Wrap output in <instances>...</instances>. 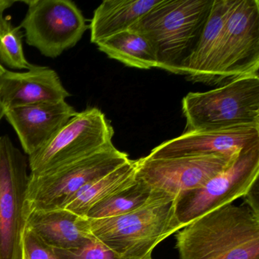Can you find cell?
Returning <instances> with one entry per match:
<instances>
[{
    "instance_id": "1",
    "label": "cell",
    "mask_w": 259,
    "mask_h": 259,
    "mask_svg": "<svg viewBox=\"0 0 259 259\" xmlns=\"http://www.w3.org/2000/svg\"><path fill=\"white\" fill-rule=\"evenodd\" d=\"M176 239L180 259H259V216L231 203L197 218Z\"/></svg>"
},
{
    "instance_id": "2",
    "label": "cell",
    "mask_w": 259,
    "mask_h": 259,
    "mask_svg": "<svg viewBox=\"0 0 259 259\" xmlns=\"http://www.w3.org/2000/svg\"><path fill=\"white\" fill-rule=\"evenodd\" d=\"M213 0H161L130 29L145 36L154 48L157 68L180 75L192 54Z\"/></svg>"
},
{
    "instance_id": "3",
    "label": "cell",
    "mask_w": 259,
    "mask_h": 259,
    "mask_svg": "<svg viewBox=\"0 0 259 259\" xmlns=\"http://www.w3.org/2000/svg\"><path fill=\"white\" fill-rule=\"evenodd\" d=\"M184 133L259 128V75L235 78L217 89L183 98Z\"/></svg>"
},
{
    "instance_id": "4",
    "label": "cell",
    "mask_w": 259,
    "mask_h": 259,
    "mask_svg": "<svg viewBox=\"0 0 259 259\" xmlns=\"http://www.w3.org/2000/svg\"><path fill=\"white\" fill-rule=\"evenodd\" d=\"M89 221L92 235L122 259L151 255L160 242L182 229L172 200L155 201L120 216Z\"/></svg>"
},
{
    "instance_id": "5",
    "label": "cell",
    "mask_w": 259,
    "mask_h": 259,
    "mask_svg": "<svg viewBox=\"0 0 259 259\" xmlns=\"http://www.w3.org/2000/svg\"><path fill=\"white\" fill-rule=\"evenodd\" d=\"M113 143L100 151L39 175L30 174L25 213L63 209L88 183L110 174L130 160Z\"/></svg>"
},
{
    "instance_id": "6",
    "label": "cell",
    "mask_w": 259,
    "mask_h": 259,
    "mask_svg": "<svg viewBox=\"0 0 259 259\" xmlns=\"http://www.w3.org/2000/svg\"><path fill=\"white\" fill-rule=\"evenodd\" d=\"M114 130L105 115L96 107L77 113L40 150L28 155L32 175L94 154L112 142Z\"/></svg>"
},
{
    "instance_id": "7",
    "label": "cell",
    "mask_w": 259,
    "mask_h": 259,
    "mask_svg": "<svg viewBox=\"0 0 259 259\" xmlns=\"http://www.w3.org/2000/svg\"><path fill=\"white\" fill-rule=\"evenodd\" d=\"M258 176L259 145H256L242 150L230 166L204 185L176 199L175 214L180 227L243 197Z\"/></svg>"
},
{
    "instance_id": "8",
    "label": "cell",
    "mask_w": 259,
    "mask_h": 259,
    "mask_svg": "<svg viewBox=\"0 0 259 259\" xmlns=\"http://www.w3.org/2000/svg\"><path fill=\"white\" fill-rule=\"evenodd\" d=\"M28 166L10 138L0 136V259H22Z\"/></svg>"
},
{
    "instance_id": "9",
    "label": "cell",
    "mask_w": 259,
    "mask_h": 259,
    "mask_svg": "<svg viewBox=\"0 0 259 259\" xmlns=\"http://www.w3.org/2000/svg\"><path fill=\"white\" fill-rule=\"evenodd\" d=\"M28 12L19 28L29 46L50 58L60 57L81 40L86 30L81 10L70 0L25 1Z\"/></svg>"
},
{
    "instance_id": "10",
    "label": "cell",
    "mask_w": 259,
    "mask_h": 259,
    "mask_svg": "<svg viewBox=\"0 0 259 259\" xmlns=\"http://www.w3.org/2000/svg\"><path fill=\"white\" fill-rule=\"evenodd\" d=\"M259 1L228 0L223 36L221 85L258 75Z\"/></svg>"
},
{
    "instance_id": "11",
    "label": "cell",
    "mask_w": 259,
    "mask_h": 259,
    "mask_svg": "<svg viewBox=\"0 0 259 259\" xmlns=\"http://www.w3.org/2000/svg\"><path fill=\"white\" fill-rule=\"evenodd\" d=\"M238 154L232 157L205 155L155 159L142 157L136 160V178L145 182L154 190L163 192L176 201L182 194L199 188L225 169Z\"/></svg>"
},
{
    "instance_id": "12",
    "label": "cell",
    "mask_w": 259,
    "mask_h": 259,
    "mask_svg": "<svg viewBox=\"0 0 259 259\" xmlns=\"http://www.w3.org/2000/svg\"><path fill=\"white\" fill-rule=\"evenodd\" d=\"M256 145H259V128L190 132L163 142L147 157L154 159L205 155L232 157Z\"/></svg>"
},
{
    "instance_id": "13",
    "label": "cell",
    "mask_w": 259,
    "mask_h": 259,
    "mask_svg": "<svg viewBox=\"0 0 259 259\" xmlns=\"http://www.w3.org/2000/svg\"><path fill=\"white\" fill-rule=\"evenodd\" d=\"M77 112L66 101L42 103L6 110L5 116L28 155L45 146Z\"/></svg>"
},
{
    "instance_id": "14",
    "label": "cell",
    "mask_w": 259,
    "mask_h": 259,
    "mask_svg": "<svg viewBox=\"0 0 259 259\" xmlns=\"http://www.w3.org/2000/svg\"><path fill=\"white\" fill-rule=\"evenodd\" d=\"M71 96L58 74L46 66L25 72L6 70L0 78V103L5 110L42 103L60 102Z\"/></svg>"
},
{
    "instance_id": "15",
    "label": "cell",
    "mask_w": 259,
    "mask_h": 259,
    "mask_svg": "<svg viewBox=\"0 0 259 259\" xmlns=\"http://www.w3.org/2000/svg\"><path fill=\"white\" fill-rule=\"evenodd\" d=\"M228 0H213L210 15L201 36L187 60L180 75L189 81L208 85L221 84L223 36Z\"/></svg>"
},
{
    "instance_id": "16",
    "label": "cell",
    "mask_w": 259,
    "mask_h": 259,
    "mask_svg": "<svg viewBox=\"0 0 259 259\" xmlns=\"http://www.w3.org/2000/svg\"><path fill=\"white\" fill-rule=\"evenodd\" d=\"M25 227L53 248H78L95 238L87 218L65 208L28 212L25 213Z\"/></svg>"
},
{
    "instance_id": "17",
    "label": "cell",
    "mask_w": 259,
    "mask_h": 259,
    "mask_svg": "<svg viewBox=\"0 0 259 259\" xmlns=\"http://www.w3.org/2000/svg\"><path fill=\"white\" fill-rule=\"evenodd\" d=\"M161 0H104L91 22V41L100 42L130 30Z\"/></svg>"
},
{
    "instance_id": "18",
    "label": "cell",
    "mask_w": 259,
    "mask_h": 259,
    "mask_svg": "<svg viewBox=\"0 0 259 259\" xmlns=\"http://www.w3.org/2000/svg\"><path fill=\"white\" fill-rule=\"evenodd\" d=\"M136 172L137 161L128 160L110 174L85 185L65 209L86 218L94 206L133 184L136 181Z\"/></svg>"
},
{
    "instance_id": "19",
    "label": "cell",
    "mask_w": 259,
    "mask_h": 259,
    "mask_svg": "<svg viewBox=\"0 0 259 259\" xmlns=\"http://www.w3.org/2000/svg\"><path fill=\"white\" fill-rule=\"evenodd\" d=\"M101 52L128 67L140 69L157 68V57L149 40L130 29L115 34L97 45Z\"/></svg>"
},
{
    "instance_id": "20",
    "label": "cell",
    "mask_w": 259,
    "mask_h": 259,
    "mask_svg": "<svg viewBox=\"0 0 259 259\" xmlns=\"http://www.w3.org/2000/svg\"><path fill=\"white\" fill-rule=\"evenodd\" d=\"M160 200L175 201L163 192L154 190L145 182L136 178L133 184L94 206L86 218L101 219L120 216Z\"/></svg>"
},
{
    "instance_id": "21",
    "label": "cell",
    "mask_w": 259,
    "mask_h": 259,
    "mask_svg": "<svg viewBox=\"0 0 259 259\" xmlns=\"http://www.w3.org/2000/svg\"><path fill=\"white\" fill-rule=\"evenodd\" d=\"M0 61L14 69L28 70L33 66L24 54L21 28L4 16H0Z\"/></svg>"
},
{
    "instance_id": "22",
    "label": "cell",
    "mask_w": 259,
    "mask_h": 259,
    "mask_svg": "<svg viewBox=\"0 0 259 259\" xmlns=\"http://www.w3.org/2000/svg\"><path fill=\"white\" fill-rule=\"evenodd\" d=\"M54 249L59 259H122L95 237L78 248Z\"/></svg>"
},
{
    "instance_id": "23",
    "label": "cell",
    "mask_w": 259,
    "mask_h": 259,
    "mask_svg": "<svg viewBox=\"0 0 259 259\" xmlns=\"http://www.w3.org/2000/svg\"><path fill=\"white\" fill-rule=\"evenodd\" d=\"M22 259H59L54 249L32 230L25 227L22 236Z\"/></svg>"
},
{
    "instance_id": "24",
    "label": "cell",
    "mask_w": 259,
    "mask_h": 259,
    "mask_svg": "<svg viewBox=\"0 0 259 259\" xmlns=\"http://www.w3.org/2000/svg\"><path fill=\"white\" fill-rule=\"evenodd\" d=\"M242 198L245 200V204H246L256 215L259 216L258 180L254 182V184Z\"/></svg>"
},
{
    "instance_id": "25",
    "label": "cell",
    "mask_w": 259,
    "mask_h": 259,
    "mask_svg": "<svg viewBox=\"0 0 259 259\" xmlns=\"http://www.w3.org/2000/svg\"><path fill=\"white\" fill-rule=\"evenodd\" d=\"M16 3H17V1L15 0H0V16H3L4 11L10 8Z\"/></svg>"
},
{
    "instance_id": "26",
    "label": "cell",
    "mask_w": 259,
    "mask_h": 259,
    "mask_svg": "<svg viewBox=\"0 0 259 259\" xmlns=\"http://www.w3.org/2000/svg\"><path fill=\"white\" fill-rule=\"evenodd\" d=\"M6 110L4 108V106L0 103V120L3 119L4 116H5Z\"/></svg>"
},
{
    "instance_id": "27",
    "label": "cell",
    "mask_w": 259,
    "mask_h": 259,
    "mask_svg": "<svg viewBox=\"0 0 259 259\" xmlns=\"http://www.w3.org/2000/svg\"><path fill=\"white\" fill-rule=\"evenodd\" d=\"M7 69L2 66V65L0 64V78L2 77V75H4V72H6Z\"/></svg>"
},
{
    "instance_id": "28",
    "label": "cell",
    "mask_w": 259,
    "mask_h": 259,
    "mask_svg": "<svg viewBox=\"0 0 259 259\" xmlns=\"http://www.w3.org/2000/svg\"><path fill=\"white\" fill-rule=\"evenodd\" d=\"M144 259H153V258H152V256L149 255V256H148V257H145V258H144Z\"/></svg>"
}]
</instances>
